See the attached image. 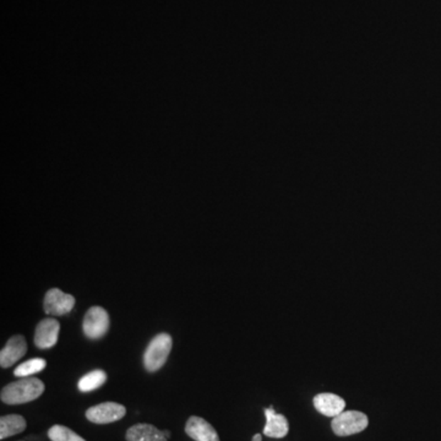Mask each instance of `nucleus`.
Returning a JSON list of instances; mask_svg holds the SVG:
<instances>
[{"label": "nucleus", "mask_w": 441, "mask_h": 441, "mask_svg": "<svg viewBox=\"0 0 441 441\" xmlns=\"http://www.w3.org/2000/svg\"><path fill=\"white\" fill-rule=\"evenodd\" d=\"M47 365V362L42 358H34L21 363L14 370V375L16 377H30L37 372H42Z\"/></svg>", "instance_id": "obj_15"}, {"label": "nucleus", "mask_w": 441, "mask_h": 441, "mask_svg": "<svg viewBox=\"0 0 441 441\" xmlns=\"http://www.w3.org/2000/svg\"><path fill=\"white\" fill-rule=\"evenodd\" d=\"M75 307V298L58 288L49 290L44 297V312L49 315L61 316L69 314Z\"/></svg>", "instance_id": "obj_6"}, {"label": "nucleus", "mask_w": 441, "mask_h": 441, "mask_svg": "<svg viewBox=\"0 0 441 441\" xmlns=\"http://www.w3.org/2000/svg\"><path fill=\"white\" fill-rule=\"evenodd\" d=\"M26 429V420L19 415H3L0 418V439L14 437Z\"/></svg>", "instance_id": "obj_13"}, {"label": "nucleus", "mask_w": 441, "mask_h": 441, "mask_svg": "<svg viewBox=\"0 0 441 441\" xmlns=\"http://www.w3.org/2000/svg\"><path fill=\"white\" fill-rule=\"evenodd\" d=\"M265 417H266V425H265L264 434L266 437L281 439L288 434V430H290L288 420L285 415L276 413L273 407L265 410Z\"/></svg>", "instance_id": "obj_11"}, {"label": "nucleus", "mask_w": 441, "mask_h": 441, "mask_svg": "<svg viewBox=\"0 0 441 441\" xmlns=\"http://www.w3.org/2000/svg\"><path fill=\"white\" fill-rule=\"evenodd\" d=\"M263 440V437H261V434H256V435H254V437H253V441H261Z\"/></svg>", "instance_id": "obj_17"}, {"label": "nucleus", "mask_w": 441, "mask_h": 441, "mask_svg": "<svg viewBox=\"0 0 441 441\" xmlns=\"http://www.w3.org/2000/svg\"><path fill=\"white\" fill-rule=\"evenodd\" d=\"M48 437L52 441H86L71 429L64 425H54L48 430Z\"/></svg>", "instance_id": "obj_16"}, {"label": "nucleus", "mask_w": 441, "mask_h": 441, "mask_svg": "<svg viewBox=\"0 0 441 441\" xmlns=\"http://www.w3.org/2000/svg\"><path fill=\"white\" fill-rule=\"evenodd\" d=\"M26 340L21 335H16L10 338L4 348L0 352V365L9 368L26 355Z\"/></svg>", "instance_id": "obj_8"}, {"label": "nucleus", "mask_w": 441, "mask_h": 441, "mask_svg": "<svg viewBox=\"0 0 441 441\" xmlns=\"http://www.w3.org/2000/svg\"><path fill=\"white\" fill-rule=\"evenodd\" d=\"M109 329V315L102 307H92L83 318V330L85 336L91 340L103 338Z\"/></svg>", "instance_id": "obj_4"}, {"label": "nucleus", "mask_w": 441, "mask_h": 441, "mask_svg": "<svg viewBox=\"0 0 441 441\" xmlns=\"http://www.w3.org/2000/svg\"><path fill=\"white\" fill-rule=\"evenodd\" d=\"M173 346V340L168 333H158L153 338L143 355V365L147 372H155L165 365Z\"/></svg>", "instance_id": "obj_2"}, {"label": "nucleus", "mask_w": 441, "mask_h": 441, "mask_svg": "<svg viewBox=\"0 0 441 441\" xmlns=\"http://www.w3.org/2000/svg\"><path fill=\"white\" fill-rule=\"evenodd\" d=\"M369 424L367 415L358 411H343L331 422V428L338 437H350L363 432Z\"/></svg>", "instance_id": "obj_3"}, {"label": "nucleus", "mask_w": 441, "mask_h": 441, "mask_svg": "<svg viewBox=\"0 0 441 441\" xmlns=\"http://www.w3.org/2000/svg\"><path fill=\"white\" fill-rule=\"evenodd\" d=\"M126 407L117 402H104L86 411L87 420L95 424H108L121 420L126 415Z\"/></svg>", "instance_id": "obj_5"}, {"label": "nucleus", "mask_w": 441, "mask_h": 441, "mask_svg": "<svg viewBox=\"0 0 441 441\" xmlns=\"http://www.w3.org/2000/svg\"><path fill=\"white\" fill-rule=\"evenodd\" d=\"M186 432L195 441H220L218 434L211 424L196 415H193L186 422Z\"/></svg>", "instance_id": "obj_9"}, {"label": "nucleus", "mask_w": 441, "mask_h": 441, "mask_svg": "<svg viewBox=\"0 0 441 441\" xmlns=\"http://www.w3.org/2000/svg\"><path fill=\"white\" fill-rule=\"evenodd\" d=\"M44 392V384L37 377H21L3 387L0 398L6 405H22L35 401Z\"/></svg>", "instance_id": "obj_1"}, {"label": "nucleus", "mask_w": 441, "mask_h": 441, "mask_svg": "<svg viewBox=\"0 0 441 441\" xmlns=\"http://www.w3.org/2000/svg\"><path fill=\"white\" fill-rule=\"evenodd\" d=\"M313 402H314L316 411L326 417H333V418L345 411V407H346V402L343 398L338 395L330 394V392L316 395Z\"/></svg>", "instance_id": "obj_10"}, {"label": "nucleus", "mask_w": 441, "mask_h": 441, "mask_svg": "<svg viewBox=\"0 0 441 441\" xmlns=\"http://www.w3.org/2000/svg\"><path fill=\"white\" fill-rule=\"evenodd\" d=\"M126 441H167L163 432H161L151 424H135L128 429Z\"/></svg>", "instance_id": "obj_12"}, {"label": "nucleus", "mask_w": 441, "mask_h": 441, "mask_svg": "<svg viewBox=\"0 0 441 441\" xmlns=\"http://www.w3.org/2000/svg\"><path fill=\"white\" fill-rule=\"evenodd\" d=\"M106 380H107V375L103 370H93V372H87L85 377L80 379L78 387L81 392H90L93 390L100 389Z\"/></svg>", "instance_id": "obj_14"}, {"label": "nucleus", "mask_w": 441, "mask_h": 441, "mask_svg": "<svg viewBox=\"0 0 441 441\" xmlns=\"http://www.w3.org/2000/svg\"><path fill=\"white\" fill-rule=\"evenodd\" d=\"M163 434H165V437H167V439H169V437H171V432H169L168 430H165Z\"/></svg>", "instance_id": "obj_18"}, {"label": "nucleus", "mask_w": 441, "mask_h": 441, "mask_svg": "<svg viewBox=\"0 0 441 441\" xmlns=\"http://www.w3.org/2000/svg\"><path fill=\"white\" fill-rule=\"evenodd\" d=\"M59 331H61V324L56 319L48 318V319L39 321V324L36 328L35 338H34L36 346L41 350L56 346Z\"/></svg>", "instance_id": "obj_7"}]
</instances>
